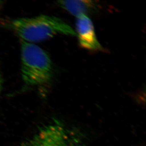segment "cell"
Instances as JSON below:
<instances>
[{"instance_id":"obj_1","label":"cell","mask_w":146,"mask_h":146,"mask_svg":"<svg viewBox=\"0 0 146 146\" xmlns=\"http://www.w3.org/2000/svg\"><path fill=\"white\" fill-rule=\"evenodd\" d=\"M9 26L22 41L29 43L42 41L57 34L76 36L72 27L62 20L49 16L19 18L11 21Z\"/></svg>"},{"instance_id":"obj_3","label":"cell","mask_w":146,"mask_h":146,"mask_svg":"<svg viewBox=\"0 0 146 146\" xmlns=\"http://www.w3.org/2000/svg\"><path fill=\"white\" fill-rule=\"evenodd\" d=\"M72 132L61 121L55 120L40 129L22 146H76Z\"/></svg>"},{"instance_id":"obj_5","label":"cell","mask_w":146,"mask_h":146,"mask_svg":"<svg viewBox=\"0 0 146 146\" xmlns=\"http://www.w3.org/2000/svg\"><path fill=\"white\" fill-rule=\"evenodd\" d=\"M58 4L77 18L92 13L98 8L96 3L92 1H60Z\"/></svg>"},{"instance_id":"obj_7","label":"cell","mask_w":146,"mask_h":146,"mask_svg":"<svg viewBox=\"0 0 146 146\" xmlns=\"http://www.w3.org/2000/svg\"><path fill=\"white\" fill-rule=\"evenodd\" d=\"M1 3H2V2H1V1H0V6H1Z\"/></svg>"},{"instance_id":"obj_6","label":"cell","mask_w":146,"mask_h":146,"mask_svg":"<svg viewBox=\"0 0 146 146\" xmlns=\"http://www.w3.org/2000/svg\"><path fill=\"white\" fill-rule=\"evenodd\" d=\"M1 85H2V80H1V78L0 76V91L1 90Z\"/></svg>"},{"instance_id":"obj_4","label":"cell","mask_w":146,"mask_h":146,"mask_svg":"<svg viewBox=\"0 0 146 146\" xmlns=\"http://www.w3.org/2000/svg\"><path fill=\"white\" fill-rule=\"evenodd\" d=\"M76 29L80 46L87 49L102 51V47L96 35L94 25L91 19L86 15L78 17Z\"/></svg>"},{"instance_id":"obj_2","label":"cell","mask_w":146,"mask_h":146,"mask_svg":"<svg viewBox=\"0 0 146 146\" xmlns=\"http://www.w3.org/2000/svg\"><path fill=\"white\" fill-rule=\"evenodd\" d=\"M21 71L27 87L48 83L53 76L52 62L47 53L34 43L24 41L21 44Z\"/></svg>"}]
</instances>
